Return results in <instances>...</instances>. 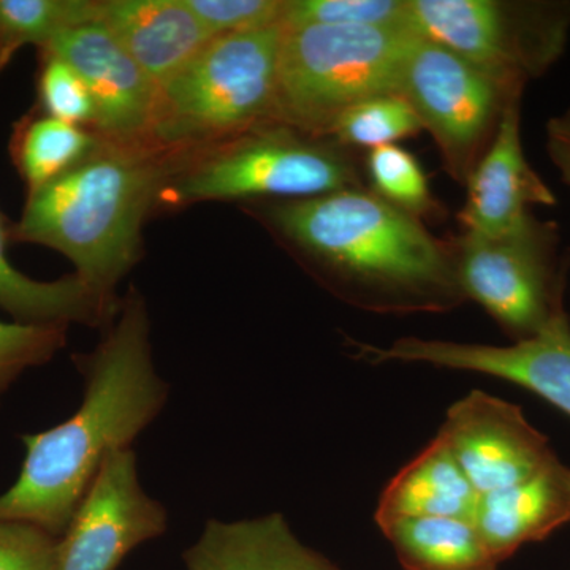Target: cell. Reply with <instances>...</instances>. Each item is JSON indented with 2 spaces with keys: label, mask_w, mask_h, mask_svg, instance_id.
Returning <instances> with one entry per match:
<instances>
[{
  "label": "cell",
  "mask_w": 570,
  "mask_h": 570,
  "mask_svg": "<svg viewBox=\"0 0 570 570\" xmlns=\"http://www.w3.org/2000/svg\"><path fill=\"white\" fill-rule=\"evenodd\" d=\"M456 275L478 303L515 341L538 335L564 307L566 268L558 264V227L531 216L509 234L452 239Z\"/></svg>",
  "instance_id": "9"
},
{
  "label": "cell",
  "mask_w": 570,
  "mask_h": 570,
  "mask_svg": "<svg viewBox=\"0 0 570 570\" xmlns=\"http://www.w3.org/2000/svg\"><path fill=\"white\" fill-rule=\"evenodd\" d=\"M459 214L466 234L499 236L532 216L531 206L557 205V195L528 163L521 141V99L505 108L493 141L469 176Z\"/></svg>",
  "instance_id": "14"
},
{
  "label": "cell",
  "mask_w": 570,
  "mask_h": 570,
  "mask_svg": "<svg viewBox=\"0 0 570 570\" xmlns=\"http://www.w3.org/2000/svg\"><path fill=\"white\" fill-rule=\"evenodd\" d=\"M546 148L562 183L570 189V107L547 122Z\"/></svg>",
  "instance_id": "30"
},
{
  "label": "cell",
  "mask_w": 570,
  "mask_h": 570,
  "mask_svg": "<svg viewBox=\"0 0 570 570\" xmlns=\"http://www.w3.org/2000/svg\"><path fill=\"white\" fill-rule=\"evenodd\" d=\"M167 510L148 497L132 449L116 450L56 540L51 570H116L130 551L160 538Z\"/></svg>",
  "instance_id": "10"
},
{
  "label": "cell",
  "mask_w": 570,
  "mask_h": 570,
  "mask_svg": "<svg viewBox=\"0 0 570 570\" xmlns=\"http://www.w3.org/2000/svg\"><path fill=\"white\" fill-rule=\"evenodd\" d=\"M67 325L0 322V396L29 367L50 362L66 346Z\"/></svg>",
  "instance_id": "26"
},
{
  "label": "cell",
  "mask_w": 570,
  "mask_h": 570,
  "mask_svg": "<svg viewBox=\"0 0 570 570\" xmlns=\"http://www.w3.org/2000/svg\"><path fill=\"white\" fill-rule=\"evenodd\" d=\"M268 220L341 299L367 313L444 314L466 302L453 242L366 187L287 200Z\"/></svg>",
  "instance_id": "2"
},
{
  "label": "cell",
  "mask_w": 570,
  "mask_h": 570,
  "mask_svg": "<svg viewBox=\"0 0 570 570\" xmlns=\"http://www.w3.org/2000/svg\"><path fill=\"white\" fill-rule=\"evenodd\" d=\"M56 540L33 524L0 520V570H51Z\"/></svg>",
  "instance_id": "29"
},
{
  "label": "cell",
  "mask_w": 570,
  "mask_h": 570,
  "mask_svg": "<svg viewBox=\"0 0 570 570\" xmlns=\"http://www.w3.org/2000/svg\"><path fill=\"white\" fill-rule=\"evenodd\" d=\"M370 190L400 212L422 220L441 213L419 160L397 145L381 146L366 156Z\"/></svg>",
  "instance_id": "24"
},
{
  "label": "cell",
  "mask_w": 570,
  "mask_h": 570,
  "mask_svg": "<svg viewBox=\"0 0 570 570\" xmlns=\"http://www.w3.org/2000/svg\"><path fill=\"white\" fill-rule=\"evenodd\" d=\"M7 235L0 217V307L18 322L100 325L116 313L115 298L100 294L78 275L41 283L14 268L7 255Z\"/></svg>",
  "instance_id": "19"
},
{
  "label": "cell",
  "mask_w": 570,
  "mask_h": 570,
  "mask_svg": "<svg viewBox=\"0 0 570 570\" xmlns=\"http://www.w3.org/2000/svg\"><path fill=\"white\" fill-rule=\"evenodd\" d=\"M214 36L255 31L283 21L285 0H184Z\"/></svg>",
  "instance_id": "28"
},
{
  "label": "cell",
  "mask_w": 570,
  "mask_h": 570,
  "mask_svg": "<svg viewBox=\"0 0 570 570\" xmlns=\"http://www.w3.org/2000/svg\"><path fill=\"white\" fill-rule=\"evenodd\" d=\"M100 21L159 89L216 37L184 0H108Z\"/></svg>",
  "instance_id": "15"
},
{
  "label": "cell",
  "mask_w": 570,
  "mask_h": 570,
  "mask_svg": "<svg viewBox=\"0 0 570 570\" xmlns=\"http://www.w3.org/2000/svg\"><path fill=\"white\" fill-rule=\"evenodd\" d=\"M284 28L376 26L409 29L407 0H285Z\"/></svg>",
  "instance_id": "25"
},
{
  "label": "cell",
  "mask_w": 570,
  "mask_h": 570,
  "mask_svg": "<svg viewBox=\"0 0 570 570\" xmlns=\"http://www.w3.org/2000/svg\"><path fill=\"white\" fill-rule=\"evenodd\" d=\"M159 149L102 140L77 167L29 194L13 238L59 250L81 279L115 298L116 284L137 262L142 220L174 171Z\"/></svg>",
  "instance_id": "3"
},
{
  "label": "cell",
  "mask_w": 570,
  "mask_h": 570,
  "mask_svg": "<svg viewBox=\"0 0 570 570\" xmlns=\"http://www.w3.org/2000/svg\"><path fill=\"white\" fill-rule=\"evenodd\" d=\"M417 112L401 94L373 97L344 111L330 129L328 138L352 149H373L422 132Z\"/></svg>",
  "instance_id": "23"
},
{
  "label": "cell",
  "mask_w": 570,
  "mask_h": 570,
  "mask_svg": "<svg viewBox=\"0 0 570 570\" xmlns=\"http://www.w3.org/2000/svg\"><path fill=\"white\" fill-rule=\"evenodd\" d=\"M523 88L417 36L404 62L400 94L436 141L445 171L466 186L493 141L505 108L521 99Z\"/></svg>",
  "instance_id": "8"
},
{
  "label": "cell",
  "mask_w": 570,
  "mask_h": 570,
  "mask_svg": "<svg viewBox=\"0 0 570 570\" xmlns=\"http://www.w3.org/2000/svg\"><path fill=\"white\" fill-rule=\"evenodd\" d=\"M186 570H340L299 542L281 513L253 520H209L184 553Z\"/></svg>",
  "instance_id": "17"
},
{
  "label": "cell",
  "mask_w": 570,
  "mask_h": 570,
  "mask_svg": "<svg viewBox=\"0 0 570 570\" xmlns=\"http://www.w3.org/2000/svg\"><path fill=\"white\" fill-rule=\"evenodd\" d=\"M355 151L333 138L269 122L224 141L175 179L178 202L279 197L306 200L362 189Z\"/></svg>",
  "instance_id": "6"
},
{
  "label": "cell",
  "mask_w": 570,
  "mask_h": 570,
  "mask_svg": "<svg viewBox=\"0 0 570 570\" xmlns=\"http://www.w3.org/2000/svg\"><path fill=\"white\" fill-rule=\"evenodd\" d=\"M570 521V468L560 459L515 485L480 494L474 523L499 562Z\"/></svg>",
  "instance_id": "16"
},
{
  "label": "cell",
  "mask_w": 570,
  "mask_h": 570,
  "mask_svg": "<svg viewBox=\"0 0 570 570\" xmlns=\"http://www.w3.org/2000/svg\"><path fill=\"white\" fill-rule=\"evenodd\" d=\"M100 142L97 135L80 126L43 116L21 124L13 156L32 194L81 164Z\"/></svg>",
  "instance_id": "21"
},
{
  "label": "cell",
  "mask_w": 570,
  "mask_h": 570,
  "mask_svg": "<svg viewBox=\"0 0 570 570\" xmlns=\"http://www.w3.org/2000/svg\"><path fill=\"white\" fill-rule=\"evenodd\" d=\"M283 22L214 37L159 89L151 145L187 148L276 121Z\"/></svg>",
  "instance_id": "4"
},
{
  "label": "cell",
  "mask_w": 570,
  "mask_h": 570,
  "mask_svg": "<svg viewBox=\"0 0 570 570\" xmlns=\"http://www.w3.org/2000/svg\"><path fill=\"white\" fill-rule=\"evenodd\" d=\"M403 570H497L472 520L403 519L382 524Z\"/></svg>",
  "instance_id": "20"
},
{
  "label": "cell",
  "mask_w": 570,
  "mask_h": 570,
  "mask_svg": "<svg viewBox=\"0 0 570 570\" xmlns=\"http://www.w3.org/2000/svg\"><path fill=\"white\" fill-rule=\"evenodd\" d=\"M409 28L494 77L527 85L560 61L569 2L407 0Z\"/></svg>",
  "instance_id": "7"
},
{
  "label": "cell",
  "mask_w": 570,
  "mask_h": 570,
  "mask_svg": "<svg viewBox=\"0 0 570 570\" xmlns=\"http://www.w3.org/2000/svg\"><path fill=\"white\" fill-rule=\"evenodd\" d=\"M45 55L69 63L88 85L96 104L97 137L112 145H151L159 88L102 21L59 33Z\"/></svg>",
  "instance_id": "13"
},
{
  "label": "cell",
  "mask_w": 570,
  "mask_h": 570,
  "mask_svg": "<svg viewBox=\"0 0 570 570\" xmlns=\"http://www.w3.org/2000/svg\"><path fill=\"white\" fill-rule=\"evenodd\" d=\"M355 356L365 362L426 363L445 370L469 371L502 379L534 393L570 417V318L564 307L528 340L510 346L452 343L401 337L392 346L351 341Z\"/></svg>",
  "instance_id": "11"
},
{
  "label": "cell",
  "mask_w": 570,
  "mask_h": 570,
  "mask_svg": "<svg viewBox=\"0 0 570 570\" xmlns=\"http://www.w3.org/2000/svg\"><path fill=\"white\" fill-rule=\"evenodd\" d=\"M10 59L7 58L6 52H3L2 47H0V70L3 69V67L7 66V62H9Z\"/></svg>",
  "instance_id": "31"
},
{
  "label": "cell",
  "mask_w": 570,
  "mask_h": 570,
  "mask_svg": "<svg viewBox=\"0 0 570 570\" xmlns=\"http://www.w3.org/2000/svg\"><path fill=\"white\" fill-rule=\"evenodd\" d=\"M438 438L479 494L515 485L557 459L520 406L480 390L450 406Z\"/></svg>",
  "instance_id": "12"
},
{
  "label": "cell",
  "mask_w": 570,
  "mask_h": 570,
  "mask_svg": "<svg viewBox=\"0 0 570 570\" xmlns=\"http://www.w3.org/2000/svg\"><path fill=\"white\" fill-rule=\"evenodd\" d=\"M39 89L41 104L50 118L80 127L96 121V104L88 85L62 59L45 55Z\"/></svg>",
  "instance_id": "27"
},
{
  "label": "cell",
  "mask_w": 570,
  "mask_h": 570,
  "mask_svg": "<svg viewBox=\"0 0 570 570\" xmlns=\"http://www.w3.org/2000/svg\"><path fill=\"white\" fill-rule=\"evenodd\" d=\"M417 33L376 26L284 28L276 121L328 138L336 119L373 97L400 94Z\"/></svg>",
  "instance_id": "5"
},
{
  "label": "cell",
  "mask_w": 570,
  "mask_h": 570,
  "mask_svg": "<svg viewBox=\"0 0 570 570\" xmlns=\"http://www.w3.org/2000/svg\"><path fill=\"white\" fill-rule=\"evenodd\" d=\"M96 21H100V2L0 0V47L10 59L24 45L45 48L59 33Z\"/></svg>",
  "instance_id": "22"
},
{
  "label": "cell",
  "mask_w": 570,
  "mask_h": 570,
  "mask_svg": "<svg viewBox=\"0 0 570 570\" xmlns=\"http://www.w3.org/2000/svg\"><path fill=\"white\" fill-rule=\"evenodd\" d=\"M78 365L86 381L80 409L51 430L22 438L20 475L0 494V520L33 524L55 538L69 527L105 459L130 449L167 401L137 292H130L104 343L94 354L78 356Z\"/></svg>",
  "instance_id": "1"
},
{
  "label": "cell",
  "mask_w": 570,
  "mask_h": 570,
  "mask_svg": "<svg viewBox=\"0 0 570 570\" xmlns=\"http://www.w3.org/2000/svg\"><path fill=\"white\" fill-rule=\"evenodd\" d=\"M480 494L441 438L390 480L379 499L377 527L403 519L474 521Z\"/></svg>",
  "instance_id": "18"
}]
</instances>
